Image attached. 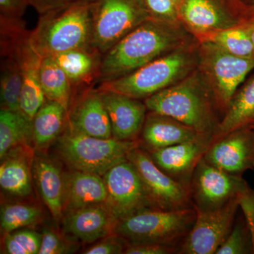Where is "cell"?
<instances>
[{
	"mask_svg": "<svg viewBox=\"0 0 254 254\" xmlns=\"http://www.w3.org/2000/svg\"><path fill=\"white\" fill-rule=\"evenodd\" d=\"M40 78L46 99L57 102L68 112L71 83L52 57L42 59Z\"/></svg>",
	"mask_w": 254,
	"mask_h": 254,
	"instance_id": "obj_27",
	"label": "cell"
},
{
	"mask_svg": "<svg viewBox=\"0 0 254 254\" xmlns=\"http://www.w3.org/2000/svg\"><path fill=\"white\" fill-rule=\"evenodd\" d=\"M43 220V211L36 205L5 203L0 209V227L3 235L14 230L36 226Z\"/></svg>",
	"mask_w": 254,
	"mask_h": 254,
	"instance_id": "obj_29",
	"label": "cell"
},
{
	"mask_svg": "<svg viewBox=\"0 0 254 254\" xmlns=\"http://www.w3.org/2000/svg\"><path fill=\"white\" fill-rule=\"evenodd\" d=\"M203 41L216 45L225 51L244 58H254V46L247 23L201 36Z\"/></svg>",
	"mask_w": 254,
	"mask_h": 254,
	"instance_id": "obj_28",
	"label": "cell"
},
{
	"mask_svg": "<svg viewBox=\"0 0 254 254\" xmlns=\"http://www.w3.org/2000/svg\"><path fill=\"white\" fill-rule=\"evenodd\" d=\"M32 173L38 192L52 216L56 221L63 220L64 172L51 159L35 156Z\"/></svg>",
	"mask_w": 254,
	"mask_h": 254,
	"instance_id": "obj_21",
	"label": "cell"
},
{
	"mask_svg": "<svg viewBox=\"0 0 254 254\" xmlns=\"http://www.w3.org/2000/svg\"><path fill=\"white\" fill-rule=\"evenodd\" d=\"M250 127H252V128H254V125H252V126H251Z\"/></svg>",
	"mask_w": 254,
	"mask_h": 254,
	"instance_id": "obj_44",
	"label": "cell"
},
{
	"mask_svg": "<svg viewBox=\"0 0 254 254\" xmlns=\"http://www.w3.org/2000/svg\"><path fill=\"white\" fill-rule=\"evenodd\" d=\"M250 18L249 20H253L254 19V2L253 5L250 7Z\"/></svg>",
	"mask_w": 254,
	"mask_h": 254,
	"instance_id": "obj_43",
	"label": "cell"
},
{
	"mask_svg": "<svg viewBox=\"0 0 254 254\" xmlns=\"http://www.w3.org/2000/svg\"><path fill=\"white\" fill-rule=\"evenodd\" d=\"M67 114L63 105L57 102H45L32 121V143L36 148H46L59 138Z\"/></svg>",
	"mask_w": 254,
	"mask_h": 254,
	"instance_id": "obj_25",
	"label": "cell"
},
{
	"mask_svg": "<svg viewBox=\"0 0 254 254\" xmlns=\"http://www.w3.org/2000/svg\"><path fill=\"white\" fill-rule=\"evenodd\" d=\"M139 145V141L90 136L68 128L57 143L60 157L71 170L88 172L103 177L114 165L127 159Z\"/></svg>",
	"mask_w": 254,
	"mask_h": 254,
	"instance_id": "obj_6",
	"label": "cell"
},
{
	"mask_svg": "<svg viewBox=\"0 0 254 254\" xmlns=\"http://www.w3.org/2000/svg\"><path fill=\"white\" fill-rule=\"evenodd\" d=\"M144 103L150 113L175 119L202 134L214 136L218 131L220 121L213 94L196 74L155 93Z\"/></svg>",
	"mask_w": 254,
	"mask_h": 254,
	"instance_id": "obj_2",
	"label": "cell"
},
{
	"mask_svg": "<svg viewBox=\"0 0 254 254\" xmlns=\"http://www.w3.org/2000/svg\"><path fill=\"white\" fill-rule=\"evenodd\" d=\"M70 128L96 138H113L109 115L100 92L88 93L78 103L70 119Z\"/></svg>",
	"mask_w": 254,
	"mask_h": 254,
	"instance_id": "obj_23",
	"label": "cell"
},
{
	"mask_svg": "<svg viewBox=\"0 0 254 254\" xmlns=\"http://www.w3.org/2000/svg\"><path fill=\"white\" fill-rule=\"evenodd\" d=\"M4 253L38 254L41 235L28 228L19 229L3 235Z\"/></svg>",
	"mask_w": 254,
	"mask_h": 254,
	"instance_id": "obj_32",
	"label": "cell"
},
{
	"mask_svg": "<svg viewBox=\"0 0 254 254\" xmlns=\"http://www.w3.org/2000/svg\"><path fill=\"white\" fill-rule=\"evenodd\" d=\"M254 125V73L234 95L213 140L230 131Z\"/></svg>",
	"mask_w": 254,
	"mask_h": 254,
	"instance_id": "obj_24",
	"label": "cell"
},
{
	"mask_svg": "<svg viewBox=\"0 0 254 254\" xmlns=\"http://www.w3.org/2000/svg\"><path fill=\"white\" fill-rule=\"evenodd\" d=\"M128 243L116 235H112L100 240L83 252L85 254H124Z\"/></svg>",
	"mask_w": 254,
	"mask_h": 254,
	"instance_id": "obj_36",
	"label": "cell"
},
{
	"mask_svg": "<svg viewBox=\"0 0 254 254\" xmlns=\"http://www.w3.org/2000/svg\"><path fill=\"white\" fill-rule=\"evenodd\" d=\"M27 3L26 0H0V8L1 13L16 16L23 12Z\"/></svg>",
	"mask_w": 254,
	"mask_h": 254,
	"instance_id": "obj_40",
	"label": "cell"
},
{
	"mask_svg": "<svg viewBox=\"0 0 254 254\" xmlns=\"http://www.w3.org/2000/svg\"><path fill=\"white\" fill-rule=\"evenodd\" d=\"M171 1H173L174 4L176 5L178 9H180L182 3H183L184 0H171Z\"/></svg>",
	"mask_w": 254,
	"mask_h": 254,
	"instance_id": "obj_42",
	"label": "cell"
},
{
	"mask_svg": "<svg viewBox=\"0 0 254 254\" xmlns=\"http://www.w3.org/2000/svg\"><path fill=\"white\" fill-rule=\"evenodd\" d=\"M32 121L21 113L1 110L0 112V158L21 145H31Z\"/></svg>",
	"mask_w": 254,
	"mask_h": 254,
	"instance_id": "obj_26",
	"label": "cell"
},
{
	"mask_svg": "<svg viewBox=\"0 0 254 254\" xmlns=\"http://www.w3.org/2000/svg\"><path fill=\"white\" fill-rule=\"evenodd\" d=\"M238 202L244 218L250 229L254 249V190L249 187L239 195Z\"/></svg>",
	"mask_w": 254,
	"mask_h": 254,
	"instance_id": "obj_38",
	"label": "cell"
},
{
	"mask_svg": "<svg viewBox=\"0 0 254 254\" xmlns=\"http://www.w3.org/2000/svg\"><path fill=\"white\" fill-rule=\"evenodd\" d=\"M92 1H81L49 10L28 39L42 59L68 50L86 49L91 44Z\"/></svg>",
	"mask_w": 254,
	"mask_h": 254,
	"instance_id": "obj_3",
	"label": "cell"
},
{
	"mask_svg": "<svg viewBox=\"0 0 254 254\" xmlns=\"http://www.w3.org/2000/svg\"><path fill=\"white\" fill-rule=\"evenodd\" d=\"M203 158L232 175L254 170V128L242 127L213 140Z\"/></svg>",
	"mask_w": 254,
	"mask_h": 254,
	"instance_id": "obj_13",
	"label": "cell"
},
{
	"mask_svg": "<svg viewBox=\"0 0 254 254\" xmlns=\"http://www.w3.org/2000/svg\"><path fill=\"white\" fill-rule=\"evenodd\" d=\"M22 86V72L19 61L9 63L1 77V110L20 111V95Z\"/></svg>",
	"mask_w": 254,
	"mask_h": 254,
	"instance_id": "obj_31",
	"label": "cell"
},
{
	"mask_svg": "<svg viewBox=\"0 0 254 254\" xmlns=\"http://www.w3.org/2000/svg\"><path fill=\"white\" fill-rule=\"evenodd\" d=\"M200 53L215 104L225 113L234 95L254 69V58L235 56L208 41L202 42Z\"/></svg>",
	"mask_w": 254,
	"mask_h": 254,
	"instance_id": "obj_8",
	"label": "cell"
},
{
	"mask_svg": "<svg viewBox=\"0 0 254 254\" xmlns=\"http://www.w3.org/2000/svg\"><path fill=\"white\" fill-rule=\"evenodd\" d=\"M18 61L22 72L20 111L33 121L35 115L46 101L40 78L42 58L31 49L26 41L19 50Z\"/></svg>",
	"mask_w": 254,
	"mask_h": 254,
	"instance_id": "obj_22",
	"label": "cell"
},
{
	"mask_svg": "<svg viewBox=\"0 0 254 254\" xmlns=\"http://www.w3.org/2000/svg\"><path fill=\"white\" fill-rule=\"evenodd\" d=\"M194 208L177 210L145 208L117 222L114 235L128 244L155 243L179 247L194 225Z\"/></svg>",
	"mask_w": 254,
	"mask_h": 254,
	"instance_id": "obj_5",
	"label": "cell"
},
{
	"mask_svg": "<svg viewBox=\"0 0 254 254\" xmlns=\"http://www.w3.org/2000/svg\"><path fill=\"white\" fill-rule=\"evenodd\" d=\"M179 14L200 36L239 25L221 0H184Z\"/></svg>",
	"mask_w": 254,
	"mask_h": 254,
	"instance_id": "obj_17",
	"label": "cell"
},
{
	"mask_svg": "<svg viewBox=\"0 0 254 254\" xmlns=\"http://www.w3.org/2000/svg\"><path fill=\"white\" fill-rule=\"evenodd\" d=\"M254 254L252 235L244 216L241 217L215 254Z\"/></svg>",
	"mask_w": 254,
	"mask_h": 254,
	"instance_id": "obj_33",
	"label": "cell"
},
{
	"mask_svg": "<svg viewBox=\"0 0 254 254\" xmlns=\"http://www.w3.org/2000/svg\"><path fill=\"white\" fill-rule=\"evenodd\" d=\"M111 123L113 137L120 141H139L146 118L144 103L112 91H100Z\"/></svg>",
	"mask_w": 254,
	"mask_h": 254,
	"instance_id": "obj_15",
	"label": "cell"
},
{
	"mask_svg": "<svg viewBox=\"0 0 254 254\" xmlns=\"http://www.w3.org/2000/svg\"><path fill=\"white\" fill-rule=\"evenodd\" d=\"M194 64L192 53L181 47L133 72L103 82L99 91L115 92L145 100L186 78Z\"/></svg>",
	"mask_w": 254,
	"mask_h": 254,
	"instance_id": "obj_4",
	"label": "cell"
},
{
	"mask_svg": "<svg viewBox=\"0 0 254 254\" xmlns=\"http://www.w3.org/2000/svg\"><path fill=\"white\" fill-rule=\"evenodd\" d=\"M179 247L155 243L128 244L125 254H178Z\"/></svg>",
	"mask_w": 254,
	"mask_h": 254,
	"instance_id": "obj_37",
	"label": "cell"
},
{
	"mask_svg": "<svg viewBox=\"0 0 254 254\" xmlns=\"http://www.w3.org/2000/svg\"><path fill=\"white\" fill-rule=\"evenodd\" d=\"M108 198L105 204L118 220L143 209L153 208L136 168L126 159L103 176Z\"/></svg>",
	"mask_w": 254,
	"mask_h": 254,
	"instance_id": "obj_11",
	"label": "cell"
},
{
	"mask_svg": "<svg viewBox=\"0 0 254 254\" xmlns=\"http://www.w3.org/2000/svg\"><path fill=\"white\" fill-rule=\"evenodd\" d=\"M141 177L153 208L177 210L193 208L190 187L177 181L156 165L138 145L127 155Z\"/></svg>",
	"mask_w": 254,
	"mask_h": 254,
	"instance_id": "obj_9",
	"label": "cell"
},
{
	"mask_svg": "<svg viewBox=\"0 0 254 254\" xmlns=\"http://www.w3.org/2000/svg\"><path fill=\"white\" fill-rule=\"evenodd\" d=\"M64 71L71 83L84 81L93 71L94 57L86 49H76L64 52L52 57Z\"/></svg>",
	"mask_w": 254,
	"mask_h": 254,
	"instance_id": "obj_30",
	"label": "cell"
},
{
	"mask_svg": "<svg viewBox=\"0 0 254 254\" xmlns=\"http://www.w3.org/2000/svg\"><path fill=\"white\" fill-rule=\"evenodd\" d=\"M64 234L73 240L92 243L114 235L118 219L105 203L88 205L64 215Z\"/></svg>",
	"mask_w": 254,
	"mask_h": 254,
	"instance_id": "obj_16",
	"label": "cell"
},
{
	"mask_svg": "<svg viewBox=\"0 0 254 254\" xmlns=\"http://www.w3.org/2000/svg\"><path fill=\"white\" fill-rule=\"evenodd\" d=\"M107 198L103 177L75 170L64 173V215L88 205L105 203Z\"/></svg>",
	"mask_w": 254,
	"mask_h": 254,
	"instance_id": "obj_20",
	"label": "cell"
},
{
	"mask_svg": "<svg viewBox=\"0 0 254 254\" xmlns=\"http://www.w3.org/2000/svg\"><path fill=\"white\" fill-rule=\"evenodd\" d=\"M152 18L168 22H177L179 9L171 0H143Z\"/></svg>",
	"mask_w": 254,
	"mask_h": 254,
	"instance_id": "obj_35",
	"label": "cell"
},
{
	"mask_svg": "<svg viewBox=\"0 0 254 254\" xmlns=\"http://www.w3.org/2000/svg\"><path fill=\"white\" fill-rule=\"evenodd\" d=\"M240 208L238 197L221 208L196 211L194 225L180 245V254H215L226 240Z\"/></svg>",
	"mask_w": 254,
	"mask_h": 254,
	"instance_id": "obj_12",
	"label": "cell"
},
{
	"mask_svg": "<svg viewBox=\"0 0 254 254\" xmlns=\"http://www.w3.org/2000/svg\"><path fill=\"white\" fill-rule=\"evenodd\" d=\"M246 23H247V28H248L249 32H250L251 39H252L254 46V19L247 20V21H246Z\"/></svg>",
	"mask_w": 254,
	"mask_h": 254,
	"instance_id": "obj_41",
	"label": "cell"
},
{
	"mask_svg": "<svg viewBox=\"0 0 254 254\" xmlns=\"http://www.w3.org/2000/svg\"><path fill=\"white\" fill-rule=\"evenodd\" d=\"M80 245L77 240L51 228H45L41 235V245L38 254H68L77 252Z\"/></svg>",
	"mask_w": 254,
	"mask_h": 254,
	"instance_id": "obj_34",
	"label": "cell"
},
{
	"mask_svg": "<svg viewBox=\"0 0 254 254\" xmlns=\"http://www.w3.org/2000/svg\"><path fill=\"white\" fill-rule=\"evenodd\" d=\"M203 135L205 134L198 133L175 119L149 112L142 128L139 146L150 153Z\"/></svg>",
	"mask_w": 254,
	"mask_h": 254,
	"instance_id": "obj_19",
	"label": "cell"
},
{
	"mask_svg": "<svg viewBox=\"0 0 254 254\" xmlns=\"http://www.w3.org/2000/svg\"><path fill=\"white\" fill-rule=\"evenodd\" d=\"M28 3L34 5L38 9L43 11H48L49 10L63 7L73 3L81 2V1H89L92 0H26Z\"/></svg>",
	"mask_w": 254,
	"mask_h": 254,
	"instance_id": "obj_39",
	"label": "cell"
},
{
	"mask_svg": "<svg viewBox=\"0 0 254 254\" xmlns=\"http://www.w3.org/2000/svg\"><path fill=\"white\" fill-rule=\"evenodd\" d=\"M213 136L203 135L190 141L150 152L157 165L177 181L190 187L195 167L213 141Z\"/></svg>",
	"mask_w": 254,
	"mask_h": 254,
	"instance_id": "obj_14",
	"label": "cell"
},
{
	"mask_svg": "<svg viewBox=\"0 0 254 254\" xmlns=\"http://www.w3.org/2000/svg\"><path fill=\"white\" fill-rule=\"evenodd\" d=\"M249 187L241 175L227 173L203 158L195 167L190 180L193 208L200 211L221 208Z\"/></svg>",
	"mask_w": 254,
	"mask_h": 254,
	"instance_id": "obj_10",
	"label": "cell"
},
{
	"mask_svg": "<svg viewBox=\"0 0 254 254\" xmlns=\"http://www.w3.org/2000/svg\"><path fill=\"white\" fill-rule=\"evenodd\" d=\"M92 11L91 45L103 53L152 18L143 0H92Z\"/></svg>",
	"mask_w": 254,
	"mask_h": 254,
	"instance_id": "obj_7",
	"label": "cell"
},
{
	"mask_svg": "<svg viewBox=\"0 0 254 254\" xmlns=\"http://www.w3.org/2000/svg\"><path fill=\"white\" fill-rule=\"evenodd\" d=\"M31 145H21L1 159L0 187L6 194L24 198L33 192L32 166L34 159Z\"/></svg>",
	"mask_w": 254,
	"mask_h": 254,
	"instance_id": "obj_18",
	"label": "cell"
},
{
	"mask_svg": "<svg viewBox=\"0 0 254 254\" xmlns=\"http://www.w3.org/2000/svg\"><path fill=\"white\" fill-rule=\"evenodd\" d=\"M150 18L105 53L100 66L104 81L121 77L183 47L185 33L177 25Z\"/></svg>",
	"mask_w": 254,
	"mask_h": 254,
	"instance_id": "obj_1",
	"label": "cell"
}]
</instances>
